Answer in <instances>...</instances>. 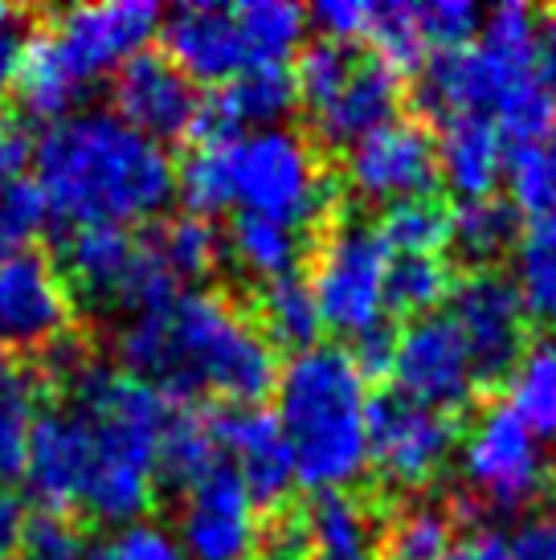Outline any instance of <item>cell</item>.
Instances as JSON below:
<instances>
[{
	"label": "cell",
	"mask_w": 556,
	"mask_h": 560,
	"mask_svg": "<svg viewBox=\"0 0 556 560\" xmlns=\"http://www.w3.org/2000/svg\"><path fill=\"white\" fill-rule=\"evenodd\" d=\"M115 357L164 397L213 393L230 405H258L278 381L270 340L217 291H185L160 312L124 319Z\"/></svg>",
	"instance_id": "cell-1"
},
{
	"label": "cell",
	"mask_w": 556,
	"mask_h": 560,
	"mask_svg": "<svg viewBox=\"0 0 556 560\" xmlns=\"http://www.w3.org/2000/svg\"><path fill=\"white\" fill-rule=\"evenodd\" d=\"M33 168L46 209L74 230H127L160 218L176 197V164L169 152L103 107L49 124L33 143Z\"/></svg>",
	"instance_id": "cell-2"
},
{
	"label": "cell",
	"mask_w": 556,
	"mask_h": 560,
	"mask_svg": "<svg viewBox=\"0 0 556 560\" xmlns=\"http://www.w3.org/2000/svg\"><path fill=\"white\" fill-rule=\"evenodd\" d=\"M49 373L66 381L86 430H91V482L82 508L99 524L131 528L152 508L160 479V438L169 430V397L148 381L82 357L70 343H54Z\"/></svg>",
	"instance_id": "cell-3"
},
{
	"label": "cell",
	"mask_w": 556,
	"mask_h": 560,
	"mask_svg": "<svg viewBox=\"0 0 556 560\" xmlns=\"http://www.w3.org/2000/svg\"><path fill=\"white\" fill-rule=\"evenodd\" d=\"M275 393L294 482L315 495L348 491L369 467V389L356 357L336 343L294 352Z\"/></svg>",
	"instance_id": "cell-4"
},
{
	"label": "cell",
	"mask_w": 556,
	"mask_h": 560,
	"mask_svg": "<svg viewBox=\"0 0 556 560\" xmlns=\"http://www.w3.org/2000/svg\"><path fill=\"white\" fill-rule=\"evenodd\" d=\"M225 172H230V201L238 213L278 221L291 230H311L332 213L336 188L327 180L311 143L291 127L246 131L221 143Z\"/></svg>",
	"instance_id": "cell-5"
},
{
	"label": "cell",
	"mask_w": 556,
	"mask_h": 560,
	"mask_svg": "<svg viewBox=\"0 0 556 560\" xmlns=\"http://www.w3.org/2000/svg\"><path fill=\"white\" fill-rule=\"evenodd\" d=\"M299 107L308 110L311 131L327 148H352L377 127L397 119L402 107V74L389 70L381 58H360L344 46L303 49L294 66Z\"/></svg>",
	"instance_id": "cell-6"
},
{
	"label": "cell",
	"mask_w": 556,
	"mask_h": 560,
	"mask_svg": "<svg viewBox=\"0 0 556 560\" xmlns=\"http://www.w3.org/2000/svg\"><path fill=\"white\" fill-rule=\"evenodd\" d=\"M66 258V287H74L82 303L94 312L119 315H148L169 307L176 291V279L160 266L148 242L119 230V225H91L74 230L62 246Z\"/></svg>",
	"instance_id": "cell-7"
},
{
	"label": "cell",
	"mask_w": 556,
	"mask_h": 560,
	"mask_svg": "<svg viewBox=\"0 0 556 560\" xmlns=\"http://www.w3.org/2000/svg\"><path fill=\"white\" fill-rule=\"evenodd\" d=\"M459 470L466 482V499L503 515L532 508L553 482L544 442L508 405L483 409L475 425L459 438Z\"/></svg>",
	"instance_id": "cell-8"
},
{
	"label": "cell",
	"mask_w": 556,
	"mask_h": 560,
	"mask_svg": "<svg viewBox=\"0 0 556 560\" xmlns=\"http://www.w3.org/2000/svg\"><path fill=\"white\" fill-rule=\"evenodd\" d=\"M393 254L369 225H336L327 242L315 254L311 270V295L320 307L324 327L364 340L372 331H381L385 319V279Z\"/></svg>",
	"instance_id": "cell-9"
},
{
	"label": "cell",
	"mask_w": 556,
	"mask_h": 560,
	"mask_svg": "<svg viewBox=\"0 0 556 560\" xmlns=\"http://www.w3.org/2000/svg\"><path fill=\"white\" fill-rule=\"evenodd\" d=\"M459 451V425L450 413L426 409L402 393L369 401V467L393 491H426L442 479Z\"/></svg>",
	"instance_id": "cell-10"
},
{
	"label": "cell",
	"mask_w": 556,
	"mask_h": 560,
	"mask_svg": "<svg viewBox=\"0 0 556 560\" xmlns=\"http://www.w3.org/2000/svg\"><path fill=\"white\" fill-rule=\"evenodd\" d=\"M160 9L152 0H94L74 4L49 21V46L86 91L107 74H119L160 33Z\"/></svg>",
	"instance_id": "cell-11"
},
{
	"label": "cell",
	"mask_w": 556,
	"mask_h": 560,
	"mask_svg": "<svg viewBox=\"0 0 556 560\" xmlns=\"http://www.w3.org/2000/svg\"><path fill=\"white\" fill-rule=\"evenodd\" d=\"M389 376L402 397L438 409V413L466 409L483 385L463 331L454 327L450 315H426L405 327L393 340Z\"/></svg>",
	"instance_id": "cell-12"
},
{
	"label": "cell",
	"mask_w": 556,
	"mask_h": 560,
	"mask_svg": "<svg viewBox=\"0 0 556 560\" xmlns=\"http://www.w3.org/2000/svg\"><path fill=\"white\" fill-rule=\"evenodd\" d=\"M450 319L463 331L479 381L508 376L528 352V312L516 282L499 270H475L454 282Z\"/></svg>",
	"instance_id": "cell-13"
},
{
	"label": "cell",
	"mask_w": 556,
	"mask_h": 560,
	"mask_svg": "<svg viewBox=\"0 0 556 560\" xmlns=\"http://www.w3.org/2000/svg\"><path fill=\"white\" fill-rule=\"evenodd\" d=\"M344 180L360 201L397 205L438 185V140L421 124L393 119L344 152Z\"/></svg>",
	"instance_id": "cell-14"
},
{
	"label": "cell",
	"mask_w": 556,
	"mask_h": 560,
	"mask_svg": "<svg viewBox=\"0 0 556 560\" xmlns=\"http://www.w3.org/2000/svg\"><path fill=\"white\" fill-rule=\"evenodd\" d=\"M536 70L508 62L491 49L466 46L459 54H438L417 79V107L438 124L454 119H487L495 124L499 107L520 91Z\"/></svg>",
	"instance_id": "cell-15"
},
{
	"label": "cell",
	"mask_w": 556,
	"mask_h": 560,
	"mask_svg": "<svg viewBox=\"0 0 556 560\" xmlns=\"http://www.w3.org/2000/svg\"><path fill=\"white\" fill-rule=\"evenodd\" d=\"M172 536L188 560H254L263 548V515L242 479L217 467L185 491Z\"/></svg>",
	"instance_id": "cell-16"
},
{
	"label": "cell",
	"mask_w": 556,
	"mask_h": 560,
	"mask_svg": "<svg viewBox=\"0 0 556 560\" xmlns=\"http://www.w3.org/2000/svg\"><path fill=\"white\" fill-rule=\"evenodd\" d=\"M66 319H70V287L46 254L25 249L0 262V352L58 343Z\"/></svg>",
	"instance_id": "cell-17"
},
{
	"label": "cell",
	"mask_w": 556,
	"mask_h": 560,
	"mask_svg": "<svg viewBox=\"0 0 556 560\" xmlns=\"http://www.w3.org/2000/svg\"><path fill=\"white\" fill-rule=\"evenodd\" d=\"M209 421H213L217 451L221 458H230V470L242 479L258 512L291 495L294 458L275 413H266L263 405H225L209 413Z\"/></svg>",
	"instance_id": "cell-18"
},
{
	"label": "cell",
	"mask_w": 556,
	"mask_h": 560,
	"mask_svg": "<svg viewBox=\"0 0 556 560\" xmlns=\"http://www.w3.org/2000/svg\"><path fill=\"white\" fill-rule=\"evenodd\" d=\"M201 103L197 82H188L164 54L143 49L115 74V115L160 148L193 131Z\"/></svg>",
	"instance_id": "cell-19"
},
{
	"label": "cell",
	"mask_w": 556,
	"mask_h": 560,
	"mask_svg": "<svg viewBox=\"0 0 556 560\" xmlns=\"http://www.w3.org/2000/svg\"><path fill=\"white\" fill-rule=\"evenodd\" d=\"M160 37H164V58L188 82L225 86L242 70H250L246 37L230 4H213V0L181 4L160 21Z\"/></svg>",
	"instance_id": "cell-20"
},
{
	"label": "cell",
	"mask_w": 556,
	"mask_h": 560,
	"mask_svg": "<svg viewBox=\"0 0 556 560\" xmlns=\"http://www.w3.org/2000/svg\"><path fill=\"white\" fill-rule=\"evenodd\" d=\"M21 479L33 503H42L46 512L66 515L70 508H82L91 482V430L74 405L42 413Z\"/></svg>",
	"instance_id": "cell-21"
},
{
	"label": "cell",
	"mask_w": 556,
	"mask_h": 560,
	"mask_svg": "<svg viewBox=\"0 0 556 560\" xmlns=\"http://www.w3.org/2000/svg\"><path fill=\"white\" fill-rule=\"evenodd\" d=\"M294 103H299V91H294L291 66H250L233 82H225L221 94L205 98L188 136L197 143H230L246 131L282 127Z\"/></svg>",
	"instance_id": "cell-22"
},
{
	"label": "cell",
	"mask_w": 556,
	"mask_h": 560,
	"mask_svg": "<svg viewBox=\"0 0 556 560\" xmlns=\"http://www.w3.org/2000/svg\"><path fill=\"white\" fill-rule=\"evenodd\" d=\"M508 168V143L487 119H454L442 124L438 140V176L463 201H487Z\"/></svg>",
	"instance_id": "cell-23"
},
{
	"label": "cell",
	"mask_w": 556,
	"mask_h": 560,
	"mask_svg": "<svg viewBox=\"0 0 556 560\" xmlns=\"http://www.w3.org/2000/svg\"><path fill=\"white\" fill-rule=\"evenodd\" d=\"M308 560H381V524L352 491L315 495L308 512Z\"/></svg>",
	"instance_id": "cell-24"
},
{
	"label": "cell",
	"mask_w": 556,
	"mask_h": 560,
	"mask_svg": "<svg viewBox=\"0 0 556 560\" xmlns=\"http://www.w3.org/2000/svg\"><path fill=\"white\" fill-rule=\"evenodd\" d=\"M42 376L33 364L0 352V487L25 475L33 430L42 421Z\"/></svg>",
	"instance_id": "cell-25"
},
{
	"label": "cell",
	"mask_w": 556,
	"mask_h": 560,
	"mask_svg": "<svg viewBox=\"0 0 556 560\" xmlns=\"http://www.w3.org/2000/svg\"><path fill=\"white\" fill-rule=\"evenodd\" d=\"M13 86H16L21 107L30 110L33 119H49V124L74 115L78 103L86 98V86L66 70V62L58 58V49L49 46L46 30H37L25 37Z\"/></svg>",
	"instance_id": "cell-26"
},
{
	"label": "cell",
	"mask_w": 556,
	"mask_h": 560,
	"mask_svg": "<svg viewBox=\"0 0 556 560\" xmlns=\"http://www.w3.org/2000/svg\"><path fill=\"white\" fill-rule=\"evenodd\" d=\"M221 246L246 279L263 282V287L299 275V262H303V234L291 225L254 218V213H238Z\"/></svg>",
	"instance_id": "cell-27"
},
{
	"label": "cell",
	"mask_w": 556,
	"mask_h": 560,
	"mask_svg": "<svg viewBox=\"0 0 556 560\" xmlns=\"http://www.w3.org/2000/svg\"><path fill=\"white\" fill-rule=\"evenodd\" d=\"M516 291L528 319L556 327V209L532 218L516 242Z\"/></svg>",
	"instance_id": "cell-28"
},
{
	"label": "cell",
	"mask_w": 556,
	"mask_h": 560,
	"mask_svg": "<svg viewBox=\"0 0 556 560\" xmlns=\"http://www.w3.org/2000/svg\"><path fill=\"white\" fill-rule=\"evenodd\" d=\"M233 16L246 37L250 66H287L311 33L308 9L294 0H246L233 4Z\"/></svg>",
	"instance_id": "cell-29"
},
{
	"label": "cell",
	"mask_w": 556,
	"mask_h": 560,
	"mask_svg": "<svg viewBox=\"0 0 556 560\" xmlns=\"http://www.w3.org/2000/svg\"><path fill=\"white\" fill-rule=\"evenodd\" d=\"M258 331L270 343L291 348V357L315 348L320 331H324V319H320V307H315V295H311V282H303L299 275L266 282L258 291Z\"/></svg>",
	"instance_id": "cell-30"
},
{
	"label": "cell",
	"mask_w": 556,
	"mask_h": 560,
	"mask_svg": "<svg viewBox=\"0 0 556 560\" xmlns=\"http://www.w3.org/2000/svg\"><path fill=\"white\" fill-rule=\"evenodd\" d=\"M508 409L541 442H556V340L528 343L508 373Z\"/></svg>",
	"instance_id": "cell-31"
},
{
	"label": "cell",
	"mask_w": 556,
	"mask_h": 560,
	"mask_svg": "<svg viewBox=\"0 0 556 560\" xmlns=\"http://www.w3.org/2000/svg\"><path fill=\"white\" fill-rule=\"evenodd\" d=\"M221 467V451H217V434L209 413H172L169 430L160 438V479L172 487H197Z\"/></svg>",
	"instance_id": "cell-32"
},
{
	"label": "cell",
	"mask_w": 556,
	"mask_h": 560,
	"mask_svg": "<svg viewBox=\"0 0 556 560\" xmlns=\"http://www.w3.org/2000/svg\"><path fill=\"white\" fill-rule=\"evenodd\" d=\"M450 242L463 249V258L487 270V262L503 258L520 242V218L511 201L487 197V201H463L450 213Z\"/></svg>",
	"instance_id": "cell-33"
},
{
	"label": "cell",
	"mask_w": 556,
	"mask_h": 560,
	"mask_svg": "<svg viewBox=\"0 0 556 560\" xmlns=\"http://www.w3.org/2000/svg\"><path fill=\"white\" fill-rule=\"evenodd\" d=\"M377 237L393 258H438L450 242V209L438 197H409L381 213Z\"/></svg>",
	"instance_id": "cell-34"
},
{
	"label": "cell",
	"mask_w": 556,
	"mask_h": 560,
	"mask_svg": "<svg viewBox=\"0 0 556 560\" xmlns=\"http://www.w3.org/2000/svg\"><path fill=\"white\" fill-rule=\"evenodd\" d=\"M152 254L160 258V266L169 270L176 282H197L205 279L217 266V254H221V234L205 218H172L164 225H155V234L148 237Z\"/></svg>",
	"instance_id": "cell-35"
},
{
	"label": "cell",
	"mask_w": 556,
	"mask_h": 560,
	"mask_svg": "<svg viewBox=\"0 0 556 560\" xmlns=\"http://www.w3.org/2000/svg\"><path fill=\"white\" fill-rule=\"evenodd\" d=\"M454 275L442 258H393L385 279V307L397 315H438V307L454 295Z\"/></svg>",
	"instance_id": "cell-36"
},
{
	"label": "cell",
	"mask_w": 556,
	"mask_h": 560,
	"mask_svg": "<svg viewBox=\"0 0 556 560\" xmlns=\"http://www.w3.org/2000/svg\"><path fill=\"white\" fill-rule=\"evenodd\" d=\"M176 197L185 201L193 218H213L233 209L230 201V172H225V156L221 143H193L188 160L176 168Z\"/></svg>",
	"instance_id": "cell-37"
},
{
	"label": "cell",
	"mask_w": 556,
	"mask_h": 560,
	"mask_svg": "<svg viewBox=\"0 0 556 560\" xmlns=\"http://www.w3.org/2000/svg\"><path fill=\"white\" fill-rule=\"evenodd\" d=\"M372 58H381L389 70H417V66L430 58V46H426V33H421V16H417V4H405V0H393V4H377V16H372Z\"/></svg>",
	"instance_id": "cell-38"
},
{
	"label": "cell",
	"mask_w": 556,
	"mask_h": 560,
	"mask_svg": "<svg viewBox=\"0 0 556 560\" xmlns=\"http://www.w3.org/2000/svg\"><path fill=\"white\" fill-rule=\"evenodd\" d=\"M454 545V524L450 512L433 508V503H417L393 524L389 536V557L402 560H442Z\"/></svg>",
	"instance_id": "cell-39"
},
{
	"label": "cell",
	"mask_w": 556,
	"mask_h": 560,
	"mask_svg": "<svg viewBox=\"0 0 556 560\" xmlns=\"http://www.w3.org/2000/svg\"><path fill=\"white\" fill-rule=\"evenodd\" d=\"M46 218V197L33 180H16V185L0 188V262L25 254L33 237L42 234Z\"/></svg>",
	"instance_id": "cell-40"
},
{
	"label": "cell",
	"mask_w": 556,
	"mask_h": 560,
	"mask_svg": "<svg viewBox=\"0 0 556 560\" xmlns=\"http://www.w3.org/2000/svg\"><path fill=\"white\" fill-rule=\"evenodd\" d=\"M503 180H508V192H511V209H524L528 218H541V213L556 209V185L548 164H544L541 143L511 148Z\"/></svg>",
	"instance_id": "cell-41"
},
{
	"label": "cell",
	"mask_w": 556,
	"mask_h": 560,
	"mask_svg": "<svg viewBox=\"0 0 556 560\" xmlns=\"http://www.w3.org/2000/svg\"><path fill=\"white\" fill-rule=\"evenodd\" d=\"M417 16H421V33L433 58L466 49L471 37H479L483 30L479 4L471 0H430V4H417Z\"/></svg>",
	"instance_id": "cell-42"
},
{
	"label": "cell",
	"mask_w": 556,
	"mask_h": 560,
	"mask_svg": "<svg viewBox=\"0 0 556 560\" xmlns=\"http://www.w3.org/2000/svg\"><path fill=\"white\" fill-rule=\"evenodd\" d=\"M536 30H541V16L532 13L528 4H499L491 13H483V49H491L499 58L520 66H532L536 54Z\"/></svg>",
	"instance_id": "cell-43"
},
{
	"label": "cell",
	"mask_w": 556,
	"mask_h": 560,
	"mask_svg": "<svg viewBox=\"0 0 556 560\" xmlns=\"http://www.w3.org/2000/svg\"><path fill=\"white\" fill-rule=\"evenodd\" d=\"M94 540H86V532L70 524V515L42 512L25 524L21 536V557L25 560H86Z\"/></svg>",
	"instance_id": "cell-44"
},
{
	"label": "cell",
	"mask_w": 556,
	"mask_h": 560,
	"mask_svg": "<svg viewBox=\"0 0 556 560\" xmlns=\"http://www.w3.org/2000/svg\"><path fill=\"white\" fill-rule=\"evenodd\" d=\"M372 16H377V4H369V0H320L308 9L311 30L320 33L327 46L344 49H352L356 42H369Z\"/></svg>",
	"instance_id": "cell-45"
},
{
	"label": "cell",
	"mask_w": 556,
	"mask_h": 560,
	"mask_svg": "<svg viewBox=\"0 0 556 560\" xmlns=\"http://www.w3.org/2000/svg\"><path fill=\"white\" fill-rule=\"evenodd\" d=\"M111 560H188L185 548L176 545V536L160 524H131V528H119L115 540H107Z\"/></svg>",
	"instance_id": "cell-46"
},
{
	"label": "cell",
	"mask_w": 556,
	"mask_h": 560,
	"mask_svg": "<svg viewBox=\"0 0 556 560\" xmlns=\"http://www.w3.org/2000/svg\"><path fill=\"white\" fill-rule=\"evenodd\" d=\"M33 164V136L16 124L13 115H0V188L25 180Z\"/></svg>",
	"instance_id": "cell-47"
},
{
	"label": "cell",
	"mask_w": 556,
	"mask_h": 560,
	"mask_svg": "<svg viewBox=\"0 0 556 560\" xmlns=\"http://www.w3.org/2000/svg\"><path fill=\"white\" fill-rule=\"evenodd\" d=\"M263 560H308V520L303 515H282L278 524L263 528Z\"/></svg>",
	"instance_id": "cell-48"
},
{
	"label": "cell",
	"mask_w": 556,
	"mask_h": 560,
	"mask_svg": "<svg viewBox=\"0 0 556 560\" xmlns=\"http://www.w3.org/2000/svg\"><path fill=\"white\" fill-rule=\"evenodd\" d=\"M511 560H556V515L524 520L516 536H508Z\"/></svg>",
	"instance_id": "cell-49"
},
{
	"label": "cell",
	"mask_w": 556,
	"mask_h": 560,
	"mask_svg": "<svg viewBox=\"0 0 556 560\" xmlns=\"http://www.w3.org/2000/svg\"><path fill=\"white\" fill-rule=\"evenodd\" d=\"M442 560H511V548L499 528H471L450 545Z\"/></svg>",
	"instance_id": "cell-50"
},
{
	"label": "cell",
	"mask_w": 556,
	"mask_h": 560,
	"mask_svg": "<svg viewBox=\"0 0 556 560\" xmlns=\"http://www.w3.org/2000/svg\"><path fill=\"white\" fill-rule=\"evenodd\" d=\"M25 524H30V515L21 508V499L0 487V560H9L13 552H21Z\"/></svg>",
	"instance_id": "cell-51"
},
{
	"label": "cell",
	"mask_w": 556,
	"mask_h": 560,
	"mask_svg": "<svg viewBox=\"0 0 556 560\" xmlns=\"http://www.w3.org/2000/svg\"><path fill=\"white\" fill-rule=\"evenodd\" d=\"M21 46H25V37H21L16 13H4L0 16V94L13 86L16 62H21Z\"/></svg>",
	"instance_id": "cell-52"
},
{
	"label": "cell",
	"mask_w": 556,
	"mask_h": 560,
	"mask_svg": "<svg viewBox=\"0 0 556 560\" xmlns=\"http://www.w3.org/2000/svg\"><path fill=\"white\" fill-rule=\"evenodd\" d=\"M532 70L536 79L556 91V13L541 16V30H536V54H532Z\"/></svg>",
	"instance_id": "cell-53"
},
{
	"label": "cell",
	"mask_w": 556,
	"mask_h": 560,
	"mask_svg": "<svg viewBox=\"0 0 556 560\" xmlns=\"http://www.w3.org/2000/svg\"><path fill=\"white\" fill-rule=\"evenodd\" d=\"M356 364H360V373H389V364H393V336H389L385 327L381 331H372L364 340H356Z\"/></svg>",
	"instance_id": "cell-54"
},
{
	"label": "cell",
	"mask_w": 556,
	"mask_h": 560,
	"mask_svg": "<svg viewBox=\"0 0 556 560\" xmlns=\"http://www.w3.org/2000/svg\"><path fill=\"white\" fill-rule=\"evenodd\" d=\"M541 152H544V164H548V172H553V185H556V115H553V124H548V131H544Z\"/></svg>",
	"instance_id": "cell-55"
},
{
	"label": "cell",
	"mask_w": 556,
	"mask_h": 560,
	"mask_svg": "<svg viewBox=\"0 0 556 560\" xmlns=\"http://www.w3.org/2000/svg\"><path fill=\"white\" fill-rule=\"evenodd\" d=\"M381 560H402V557H389V552H385V557H381Z\"/></svg>",
	"instance_id": "cell-56"
}]
</instances>
